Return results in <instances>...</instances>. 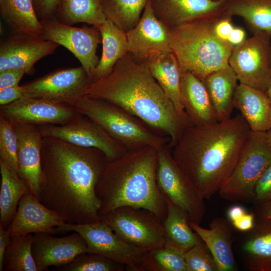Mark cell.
Here are the masks:
<instances>
[{"mask_svg": "<svg viewBox=\"0 0 271 271\" xmlns=\"http://www.w3.org/2000/svg\"><path fill=\"white\" fill-rule=\"evenodd\" d=\"M41 158L40 202L65 223L81 224L101 220L96 187L107 161L104 153L95 148L43 137Z\"/></svg>", "mask_w": 271, "mask_h": 271, "instance_id": "6da1fadb", "label": "cell"}, {"mask_svg": "<svg viewBox=\"0 0 271 271\" xmlns=\"http://www.w3.org/2000/svg\"><path fill=\"white\" fill-rule=\"evenodd\" d=\"M87 96L119 106L158 134L169 137L171 149L193 125L166 95L146 62L129 53L118 61L109 75L93 82Z\"/></svg>", "mask_w": 271, "mask_h": 271, "instance_id": "7a4b0ae2", "label": "cell"}, {"mask_svg": "<svg viewBox=\"0 0 271 271\" xmlns=\"http://www.w3.org/2000/svg\"><path fill=\"white\" fill-rule=\"evenodd\" d=\"M251 130L238 115L203 126L191 125L171 149L176 164L205 199L231 174Z\"/></svg>", "mask_w": 271, "mask_h": 271, "instance_id": "3957f363", "label": "cell"}, {"mask_svg": "<svg viewBox=\"0 0 271 271\" xmlns=\"http://www.w3.org/2000/svg\"><path fill=\"white\" fill-rule=\"evenodd\" d=\"M157 151L146 147L107 161L96 187L100 217L128 206L149 210L164 221L167 206L157 183Z\"/></svg>", "mask_w": 271, "mask_h": 271, "instance_id": "277c9868", "label": "cell"}, {"mask_svg": "<svg viewBox=\"0 0 271 271\" xmlns=\"http://www.w3.org/2000/svg\"><path fill=\"white\" fill-rule=\"evenodd\" d=\"M222 16L170 29L172 51L182 71L190 72L203 81L211 73L228 64L234 46L219 38L214 31L216 22Z\"/></svg>", "mask_w": 271, "mask_h": 271, "instance_id": "5b68a950", "label": "cell"}, {"mask_svg": "<svg viewBox=\"0 0 271 271\" xmlns=\"http://www.w3.org/2000/svg\"><path fill=\"white\" fill-rule=\"evenodd\" d=\"M73 106L98 124L127 151L146 147L159 150L170 143L169 137L158 134L138 118L103 99L86 95Z\"/></svg>", "mask_w": 271, "mask_h": 271, "instance_id": "8992f818", "label": "cell"}, {"mask_svg": "<svg viewBox=\"0 0 271 271\" xmlns=\"http://www.w3.org/2000/svg\"><path fill=\"white\" fill-rule=\"evenodd\" d=\"M270 165L265 132L251 130L235 167L218 192L220 196L232 202L253 201L256 183Z\"/></svg>", "mask_w": 271, "mask_h": 271, "instance_id": "52a82bcc", "label": "cell"}, {"mask_svg": "<svg viewBox=\"0 0 271 271\" xmlns=\"http://www.w3.org/2000/svg\"><path fill=\"white\" fill-rule=\"evenodd\" d=\"M156 178L164 197L179 208L189 221L199 224L205 212V199L178 167L168 145L157 151Z\"/></svg>", "mask_w": 271, "mask_h": 271, "instance_id": "ba28073f", "label": "cell"}, {"mask_svg": "<svg viewBox=\"0 0 271 271\" xmlns=\"http://www.w3.org/2000/svg\"><path fill=\"white\" fill-rule=\"evenodd\" d=\"M125 242L149 250L165 245L163 221L149 210L125 206L100 217Z\"/></svg>", "mask_w": 271, "mask_h": 271, "instance_id": "9c48e42d", "label": "cell"}, {"mask_svg": "<svg viewBox=\"0 0 271 271\" xmlns=\"http://www.w3.org/2000/svg\"><path fill=\"white\" fill-rule=\"evenodd\" d=\"M61 231H75L85 239L88 253L101 255L124 265L127 270L140 271L143 257L148 251L134 246L118 237L104 221L85 224L64 223Z\"/></svg>", "mask_w": 271, "mask_h": 271, "instance_id": "30bf717a", "label": "cell"}, {"mask_svg": "<svg viewBox=\"0 0 271 271\" xmlns=\"http://www.w3.org/2000/svg\"><path fill=\"white\" fill-rule=\"evenodd\" d=\"M270 38L253 34L233 47L228 64L239 83L266 92L271 80Z\"/></svg>", "mask_w": 271, "mask_h": 271, "instance_id": "8fae6325", "label": "cell"}, {"mask_svg": "<svg viewBox=\"0 0 271 271\" xmlns=\"http://www.w3.org/2000/svg\"><path fill=\"white\" fill-rule=\"evenodd\" d=\"M93 82L81 65L58 69L23 85L24 96L73 106Z\"/></svg>", "mask_w": 271, "mask_h": 271, "instance_id": "7c38bea8", "label": "cell"}, {"mask_svg": "<svg viewBox=\"0 0 271 271\" xmlns=\"http://www.w3.org/2000/svg\"><path fill=\"white\" fill-rule=\"evenodd\" d=\"M45 40L56 43L69 51L80 62L92 79L93 72L99 58L96 51L101 43L98 27H76L58 21L56 19L41 21Z\"/></svg>", "mask_w": 271, "mask_h": 271, "instance_id": "4fadbf2b", "label": "cell"}, {"mask_svg": "<svg viewBox=\"0 0 271 271\" xmlns=\"http://www.w3.org/2000/svg\"><path fill=\"white\" fill-rule=\"evenodd\" d=\"M38 127L43 137L57 138L78 146L98 149L104 153L107 161L119 158L128 152L98 124L81 114L65 124Z\"/></svg>", "mask_w": 271, "mask_h": 271, "instance_id": "5bb4252c", "label": "cell"}, {"mask_svg": "<svg viewBox=\"0 0 271 271\" xmlns=\"http://www.w3.org/2000/svg\"><path fill=\"white\" fill-rule=\"evenodd\" d=\"M80 114L73 106L25 96L0 108V115L12 122L37 126L65 124Z\"/></svg>", "mask_w": 271, "mask_h": 271, "instance_id": "9a60e30c", "label": "cell"}, {"mask_svg": "<svg viewBox=\"0 0 271 271\" xmlns=\"http://www.w3.org/2000/svg\"><path fill=\"white\" fill-rule=\"evenodd\" d=\"M170 29L158 18L148 0L138 23L126 33L128 53L145 61L154 54L172 52Z\"/></svg>", "mask_w": 271, "mask_h": 271, "instance_id": "2e32d148", "label": "cell"}, {"mask_svg": "<svg viewBox=\"0 0 271 271\" xmlns=\"http://www.w3.org/2000/svg\"><path fill=\"white\" fill-rule=\"evenodd\" d=\"M60 46L41 36L12 34L0 44V71L21 69L32 74L35 64Z\"/></svg>", "mask_w": 271, "mask_h": 271, "instance_id": "e0dca14e", "label": "cell"}, {"mask_svg": "<svg viewBox=\"0 0 271 271\" xmlns=\"http://www.w3.org/2000/svg\"><path fill=\"white\" fill-rule=\"evenodd\" d=\"M32 251L39 270L44 271L51 266L67 264L88 249L85 239L77 232L61 237L38 232L33 235Z\"/></svg>", "mask_w": 271, "mask_h": 271, "instance_id": "ac0fdd59", "label": "cell"}, {"mask_svg": "<svg viewBox=\"0 0 271 271\" xmlns=\"http://www.w3.org/2000/svg\"><path fill=\"white\" fill-rule=\"evenodd\" d=\"M158 18L170 28L222 16L226 0H150Z\"/></svg>", "mask_w": 271, "mask_h": 271, "instance_id": "d6986e66", "label": "cell"}, {"mask_svg": "<svg viewBox=\"0 0 271 271\" xmlns=\"http://www.w3.org/2000/svg\"><path fill=\"white\" fill-rule=\"evenodd\" d=\"M12 122L17 139L19 176L38 198L42 178L41 155L43 136L37 125Z\"/></svg>", "mask_w": 271, "mask_h": 271, "instance_id": "ffe728a7", "label": "cell"}, {"mask_svg": "<svg viewBox=\"0 0 271 271\" xmlns=\"http://www.w3.org/2000/svg\"><path fill=\"white\" fill-rule=\"evenodd\" d=\"M64 223L59 215L29 190L20 199L16 213L7 229L11 236L38 232L53 234L60 232L57 227Z\"/></svg>", "mask_w": 271, "mask_h": 271, "instance_id": "44dd1931", "label": "cell"}, {"mask_svg": "<svg viewBox=\"0 0 271 271\" xmlns=\"http://www.w3.org/2000/svg\"><path fill=\"white\" fill-rule=\"evenodd\" d=\"M181 95L184 109L193 125L218 121L204 82L188 71H182Z\"/></svg>", "mask_w": 271, "mask_h": 271, "instance_id": "7402d4cb", "label": "cell"}, {"mask_svg": "<svg viewBox=\"0 0 271 271\" xmlns=\"http://www.w3.org/2000/svg\"><path fill=\"white\" fill-rule=\"evenodd\" d=\"M189 224L208 247L219 271L236 269L232 247V232L227 220L222 217L214 218L209 224V229L191 221Z\"/></svg>", "mask_w": 271, "mask_h": 271, "instance_id": "603a6c76", "label": "cell"}, {"mask_svg": "<svg viewBox=\"0 0 271 271\" xmlns=\"http://www.w3.org/2000/svg\"><path fill=\"white\" fill-rule=\"evenodd\" d=\"M233 105L251 131L265 132L271 128V99L266 92L239 83Z\"/></svg>", "mask_w": 271, "mask_h": 271, "instance_id": "cb8c5ba5", "label": "cell"}, {"mask_svg": "<svg viewBox=\"0 0 271 271\" xmlns=\"http://www.w3.org/2000/svg\"><path fill=\"white\" fill-rule=\"evenodd\" d=\"M166 95L182 114H186L181 95V69L172 52L154 54L145 61Z\"/></svg>", "mask_w": 271, "mask_h": 271, "instance_id": "d4e9b609", "label": "cell"}, {"mask_svg": "<svg viewBox=\"0 0 271 271\" xmlns=\"http://www.w3.org/2000/svg\"><path fill=\"white\" fill-rule=\"evenodd\" d=\"M206 86L218 121L231 118L233 100L239 83L229 64L211 73L203 81Z\"/></svg>", "mask_w": 271, "mask_h": 271, "instance_id": "484cf974", "label": "cell"}, {"mask_svg": "<svg viewBox=\"0 0 271 271\" xmlns=\"http://www.w3.org/2000/svg\"><path fill=\"white\" fill-rule=\"evenodd\" d=\"M242 244L246 266L251 271H271V219H255Z\"/></svg>", "mask_w": 271, "mask_h": 271, "instance_id": "4316f807", "label": "cell"}, {"mask_svg": "<svg viewBox=\"0 0 271 271\" xmlns=\"http://www.w3.org/2000/svg\"><path fill=\"white\" fill-rule=\"evenodd\" d=\"M98 28L101 35L102 50L92 75L93 82L109 75L118 61L128 53L125 32L107 19Z\"/></svg>", "mask_w": 271, "mask_h": 271, "instance_id": "83f0119b", "label": "cell"}, {"mask_svg": "<svg viewBox=\"0 0 271 271\" xmlns=\"http://www.w3.org/2000/svg\"><path fill=\"white\" fill-rule=\"evenodd\" d=\"M0 15L13 34L41 36L42 26L32 0H0Z\"/></svg>", "mask_w": 271, "mask_h": 271, "instance_id": "f1b7e54d", "label": "cell"}, {"mask_svg": "<svg viewBox=\"0 0 271 271\" xmlns=\"http://www.w3.org/2000/svg\"><path fill=\"white\" fill-rule=\"evenodd\" d=\"M165 199L167 206V215L163 221L165 246L185 253L200 238L191 227L185 214L169 199Z\"/></svg>", "mask_w": 271, "mask_h": 271, "instance_id": "f546056e", "label": "cell"}, {"mask_svg": "<svg viewBox=\"0 0 271 271\" xmlns=\"http://www.w3.org/2000/svg\"><path fill=\"white\" fill-rule=\"evenodd\" d=\"M226 13L241 18L252 34L271 37V0H226Z\"/></svg>", "mask_w": 271, "mask_h": 271, "instance_id": "4dcf8cb0", "label": "cell"}, {"mask_svg": "<svg viewBox=\"0 0 271 271\" xmlns=\"http://www.w3.org/2000/svg\"><path fill=\"white\" fill-rule=\"evenodd\" d=\"M0 225L8 227L17 210L22 197L30 190L19 175L0 160Z\"/></svg>", "mask_w": 271, "mask_h": 271, "instance_id": "1f68e13d", "label": "cell"}, {"mask_svg": "<svg viewBox=\"0 0 271 271\" xmlns=\"http://www.w3.org/2000/svg\"><path fill=\"white\" fill-rule=\"evenodd\" d=\"M56 19L71 26L84 23L99 27L106 18L101 0H60Z\"/></svg>", "mask_w": 271, "mask_h": 271, "instance_id": "d6a6232c", "label": "cell"}, {"mask_svg": "<svg viewBox=\"0 0 271 271\" xmlns=\"http://www.w3.org/2000/svg\"><path fill=\"white\" fill-rule=\"evenodd\" d=\"M106 19L126 33L139 22L148 0H101Z\"/></svg>", "mask_w": 271, "mask_h": 271, "instance_id": "836d02e7", "label": "cell"}, {"mask_svg": "<svg viewBox=\"0 0 271 271\" xmlns=\"http://www.w3.org/2000/svg\"><path fill=\"white\" fill-rule=\"evenodd\" d=\"M33 237L31 234L11 236L4 256V270L39 271L32 254Z\"/></svg>", "mask_w": 271, "mask_h": 271, "instance_id": "e575fe53", "label": "cell"}, {"mask_svg": "<svg viewBox=\"0 0 271 271\" xmlns=\"http://www.w3.org/2000/svg\"><path fill=\"white\" fill-rule=\"evenodd\" d=\"M140 271H187L184 253L165 245L148 250Z\"/></svg>", "mask_w": 271, "mask_h": 271, "instance_id": "d590c367", "label": "cell"}, {"mask_svg": "<svg viewBox=\"0 0 271 271\" xmlns=\"http://www.w3.org/2000/svg\"><path fill=\"white\" fill-rule=\"evenodd\" d=\"M124 265L101 255L81 253L69 263L56 267L60 271H123Z\"/></svg>", "mask_w": 271, "mask_h": 271, "instance_id": "8d00e7d4", "label": "cell"}, {"mask_svg": "<svg viewBox=\"0 0 271 271\" xmlns=\"http://www.w3.org/2000/svg\"><path fill=\"white\" fill-rule=\"evenodd\" d=\"M17 150V139L13 123L0 115V160L19 176Z\"/></svg>", "mask_w": 271, "mask_h": 271, "instance_id": "74e56055", "label": "cell"}, {"mask_svg": "<svg viewBox=\"0 0 271 271\" xmlns=\"http://www.w3.org/2000/svg\"><path fill=\"white\" fill-rule=\"evenodd\" d=\"M184 257L187 271H219L214 257L201 239L184 253Z\"/></svg>", "mask_w": 271, "mask_h": 271, "instance_id": "f35d334b", "label": "cell"}, {"mask_svg": "<svg viewBox=\"0 0 271 271\" xmlns=\"http://www.w3.org/2000/svg\"><path fill=\"white\" fill-rule=\"evenodd\" d=\"M253 201L256 205L271 201V165L257 180L254 188Z\"/></svg>", "mask_w": 271, "mask_h": 271, "instance_id": "ab89813d", "label": "cell"}, {"mask_svg": "<svg viewBox=\"0 0 271 271\" xmlns=\"http://www.w3.org/2000/svg\"><path fill=\"white\" fill-rule=\"evenodd\" d=\"M60 0H32L40 21L56 19Z\"/></svg>", "mask_w": 271, "mask_h": 271, "instance_id": "60d3db41", "label": "cell"}, {"mask_svg": "<svg viewBox=\"0 0 271 271\" xmlns=\"http://www.w3.org/2000/svg\"><path fill=\"white\" fill-rule=\"evenodd\" d=\"M26 74L24 69H10L0 71V89L19 84Z\"/></svg>", "mask_w": 271, "mask_h": 271, "instance_id": "b9f144b4", "label": "cell"}, {"mask_svg": "<svg viewBox=\"0 0 271 271\" xmlns=\"http://www.w3.org/2000/svg\"><path fill=\"white\" fill-rule=\"evenodd\" d=\"M24 96L23 85L19 84L0 89L1 106L9 104Z\"/></svg>", "mask_w": 271, "mask_h": 271, "instance_id": "7bdbcfd3", "label": "cell"}, {"mask_svg": "<svg viewBox=\"0 0 271 271\" xmlns=\"http://www.w3.org/2000/svg\"><path fill=\"white\" fill-rule=\"evenodd\" d=\"M232 17L225 13L215 23L214 31L220 39L227 41L228 37L234 27L232 22Z\"/></svg>", "mask_w": 271, "mask_h": 271, "instance_id": "ee69618b", "label": "cell"}, {"mask_svg": "<svg viewBox=\"0 0 271 271\" xmlns=\"http://www.w3.org/2000/svg\"><path fill=\"white\" fill-rule=\"evenodd\" d=\"M255 216L254 213H246L240 219L232 223L236 229L247 232L250 230L254 226Z\"/></svg>", "mask_w": 271, "mask_h": 271, "instance_id": "f6af8a7d", "label": "cell"}, {"mask_svg": "<svg viewBox=\"0 0 271 271\" xmlns=\"http://www.w3.org/2000/svg\"><path fill=\"white\" fill-rule=\"evenodd\" d=\"M11 236L8 229L0 225V271L4 270V259Z\"/></svg>", "mask_w": 271, "mask_h": 271, "instance_id": "bcb514c9", "label": "cell"}, {"mask_svg": "<svg viewBox=\"0 0 271 271\" xmlns=\"http://www.w3.org/2000/svg\"><path fill=\"white\" fill-rule=\"evenodd\" d=\"M246 39L245 31L240 27L234 26L228 37L227 42L235 46L242 43Z\"/></svg>", "mask_w": 271, "mask_h": 271, "instance_id": "7dc6e473", "label": "cell"}, {"mask_svg": "<svg viewBox=\"0 0 271 271\" xmlns=\"http://www.w3.org/2000/svg\"><path fill=\"white\" fill-rule=\"evenodd\" d=\"M255 219H271V201L257 205Z\"/></svg>", "mask_w": 271, "mask_h": 271, "instance_id": "c3c4849f", "label": "cell"}, {"mask_svg": "<svg viewBox=\"0 0 271 271\" xmlns=\"http://www.w3.org/2000/svg\"><path fill=\"white\" fill-rule=\"evenodd\" d=\"M246 211L244 208L240 205H234L230 207L227 211V216L231 223L242 217Z\"/></svg>", "mask_w": 271, "mask_h": 271, "instance_id": "681fc988", "label": "cell"}, {"mask_svg": "<svg viewBox=\"0 0 271 271\" xmlns=\"http://www.w3.org/2000/svg\"><path fill=\"white\" fill-rule=\"evenodd\" d=\"M267 144L271 150V128L265 131Z\"/></svg>", "mask_w": 271, "mask_h": 271, "instance_id": "f907efd6", "label": "cell"}, {"mask_svg": "<svg viewBox=\"0 0 271 271\" xmlns=\"http://www.w3.org/2000/svg\"><path fill=\"white\" fill-rule=\"evenodd\" d=\"M266 94L269 97V98L271 99V80L270 81L267 90L266 91Z\"/></svg>", "mask_w": 271, "mask_h": 271, "instance_id": "816d5d0a", "label": "cell"}, {"mask_svg": "<svg viewBox=\"0 0 271 271\" xmlns=\"http://www.w3.org/2000/svg\"><path fill=\"white\" fill-rule=\"evenodd\" d=\"M270 56H271V38H270Z\"/></svg>", "mask_w": 271, "mask_h": 271, "instance_id": "f5cc1de1", "label": "cell"}, {"mask_svg": "<svg viewBox=\"0 0 271 271\" xmlns=\"http://www.w3.org/2000/svg\"><path fill=\"white\" fill-rule=\"evenodd\" d=\"M213 1H220V0H213Z\"/></svg>", "mask_w": 271, "mask_h": 271, "instance_id": "db71d44e", "label": "cell"}]
</instances>
